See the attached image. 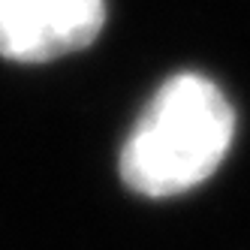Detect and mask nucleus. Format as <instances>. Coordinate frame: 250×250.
Here are the masks:
<instances>
[{"instance_id":"2","label":"nucleus","mask_w":250,"mask_h":250,"mask_svg":"<svg viewBox=\"0 0 250 250\" xmlns=\"http://www.w3.org/2000/svg\"><path fill=\"white\" fill-rule=\"evenodd\" d=\"M103 0H0V55L9 61H51L97 40Z\"/></svg>"},{"instance_id":"1","label":"nucleus","mask_w":250,"mask_h":250,"mask_svg":"<svg viewBox=\"0 0 250 250\" xmlns=\"http://www.w3.org/2000/svg\"><path fill=\"white\" fill-rule=\"evenodd\" d=\"M235 133V112L205 76L169 79L121 151V178L142 196H175L214 175Z\"/></svg>"}]
</instances>
